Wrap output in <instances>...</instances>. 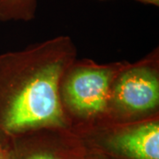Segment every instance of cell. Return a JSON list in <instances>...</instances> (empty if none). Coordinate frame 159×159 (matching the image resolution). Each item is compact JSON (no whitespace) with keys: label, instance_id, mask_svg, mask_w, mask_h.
<instances>
[{"label":"cell","instance_id":"3","mask_svg":"<svg viewBox=\"0 0 159 159\" xmlns=\"http://www.w3.org/2000/svg\"><path fill=\"white\" fill-rule=\"evenodd\" d=\"M157 114H159L157 48L136 62H127L117 75L110 92L104 122H132Z\"/></svg>","mask_w":159,"mask_h":159},{"label":"cell","instance_id":"8","mask_svg":"<svg viewBox=\"0 0 159 159\" xmlns=\"http://www.w3.org/2000/svg\"><path fill=\"white\" fill-rule=\"evenodd\" d=\"M85 159H105V158H103V157H102L98 156V155H97V154L89 152V151L87 150V155H86Z\"/></svg>","mask_w":159,"mask_h":159},{"label":"cell","instance_id":"7","mask_svg":"<svg viewBox=\"0 0 159 159\" xmlns=\"http://www.w3.org/2000/svg\"><path fill=\"white\" fill-rule=\"evenodd\" d=\"M0 159H10L7 150L2 144H0Z\"/></svg>","mask_w":159,"mask_h":159},{"label":"cell","instance_id":"5","mask_svg":"<svg viewBox=\"0 0 159 159\" xmlns=\"http://www.w3.org/2000/svg\"><path fill=\"white\" fill-rule=\"evenodd\" d=\"M10 159H85L87 148L71 128H43L0 140Z\"/></svg>","mask_w":159,"mask_h":159},{"label":"cell","instance_id":"2","mask_svg":"<svg viewBox=\"0 0 159 159\" xmlns=\"http://www.w3.org/2000/svg\"><path fill=\"white\" fill-rule=\"evenodd\" d=\"M126 61L99 64L76 59L63 75L59 86L62 110L72 130L106 120L110 92Z\"/></svg>","mask_w":159,"mask_h":159},{"label":"cell","instance_id":"4","mask_svg":"<svg viewBox=\"0 0 159 159\" xmlns=\"http://www.w3.org/2000/svg\"><path fill=\"white\" fill-rule=\"evenodd\" d=\"M73 131L89 152L105 159H159V114L132 122H102Z\"/></svg>","mask_w":159,"mask_h":159},{"label":"cell","instance_id":"6","mask_svg":"<svg viewBox=\"0 0 159 159\" xmlns=\"http://www.w3.org/2000/svg\"><path fill=\"white\" fill-rule=\"evenodd\" d=\"M37 0H0V20L29 21L34 17Z\"/></svg>","mask_w":159,"mask_h":159},{"label":"cell","instance_id":"1","mask_svg":"<svg viewBox=\"0 0 159 159\" xmlns=\"http://www.w3.org/2000/svg\"><path fill=\"white\" fill-rule=\"evenodd\" d=\"M77 55L68 35L0 54V140L43 128H70L59 86Z\"/></svg>","mask_w":159,"mask_h":159},{"label":"cell","instance_id":"9","mask_svg":"<svg viewBox=\"0 0 159 159\" xmlns=\"http://www.w3.org/2000/svg\"><path fill=\"white\" fill-rule=\"evenodd\" d=\"M138 1H141L143 3H147V4H151L156 6H159V0H138Z\"/></svg>","mask_w":159,"mask_h":159}]
</instances>
